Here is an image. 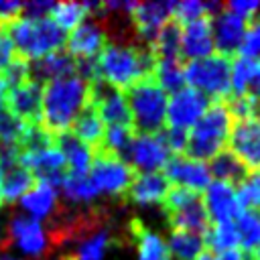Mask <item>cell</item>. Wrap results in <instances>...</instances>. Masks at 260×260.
Instances as JSON below:
<instances>
[{
    "mask_svg": "<svg viewBox=\"0 0 260 260\" xmlns=\"http://www.w3.org/2000/svg\"><path fill=\"white\" fill-rule=\"evenodd\" d=\"M89 104V81L79 75L51 79L43 85L41 126L51 134L67 132L77 114Z\"/></svg>",
    "mask_w": 260,
    "mask_h": 260,
    "instance_id": "6da1fadb",
    "label": "cell"
},
{
    "mask_svg": "<svg viewBox=\"0 0 260 260\" xmlns=\"http://www.w3.org/2000/svg\"><path fill=\"white\" fill-rule=\"evenodd\" d=\"M152 69H154V57L148 47L108 43L104 51L95 57L98 79L116 87L122 93L128 87H132L136 81L150 77Z\"/></svg>",
    "mask_w": 260,
    "mask_h": 260,
    "instance_id": "7a4b0ae2",
    "label": "cell"
},
{
    "mask_svg": "<svg viewBox=\"0 0 260 260\" xmlns=\"http://www.w3.org/2000/svg\"><path fill=\"white\" fill-rule=\"evenodd\" d=\"M0 28L8 35L16 57L24 61H35L49 53L61 51L67 39V32H63L49 16L45 18L18 16Z\"/></svg>",
    "mask_w": 260,
    "mask_h": 260,
    "instance_id": "3957f363",
    "label": "cell"
},
{
    "mask_svg": "<svg viewBox=\"0 0 260 260\" xmlns=\"http://www.w3.org/2000/svg\"><path fill=\"white\" fill-rule=\"evenodd\" d=\"M232 116L228 112L225 102H211L199 122L187 134V144L183 156L193 160H211L228 146V138L232 132Z\"/></svg>",
    "mask_w": 260,
    "mask_h": 260,
    "instance_id": "277c9868",
    "label": "cell"
},
{
    "mask_svg": "<svg viewBox=\"0 0 260 260\" xmlns=\"http://www.w3.org/2000/svg\"><path fill=\"white\" fill-rule=\"evenodd\" d=\"M124 98H126V104L130 108L132 130L136 136L158 134L165 128L169 95L154 81L152 75L144 77V79L136 81L132 87H128L124 91Z\"/></svg>",
    "mask_w": 260,
    "mask_h": 260,
    "instance_id": "5b68a950",
    "label": "cell"
},
{
    "mask_svg": "<svg viewBox=\"0 0 260 260\" xmlns=\"http://www.w3.org/2000/svg\"><path fill=\"white\" fill-rule=\"evenodd\" d=\"M160 205L167 213V221L173 232H189L205 238L211 219L207 215L201 193L191 191L187 187L171 185Z\"/></svg>",
    "mask_w": 260,
    "mask_h": 260,
    "instance_id": "8992f818",
    "label": "cell"
},
{
    "mask_svg": "<svg viewBox=\"0 0 260 260\" xmlns=\"http://www.w3.org/2000/svg\"><path fill=\"white\" fill-rule=\"evenodd\" d=\"M183 75L185 83L201 91L209 102H225L232 95V59L217 53L189 61Z\"/></svg>",
    "mask_w": 260,
    "mask_h": 260,
    "instance_id": "52a82bcc",
    "label": "cell"
},
{
    "mask_svg": "<svg viewBox=\"0 0 260 260\" xmlns=\"http://www.w3.org/2000/svg\"><path fill=\"white\" fill-rule=\"evenodd\" d=\"M136 171L116 156L114 152L106 148H95L91 156V167H89V181L98 189V193L106 195H116V197H126L132 181L136 179Z\"/></svg>",
    "mask_w": 260,
    "mask_h": 260,
    "instance_id": "ba28073f",
    "label": "cell"
},
{
    "mask_svg": "<svg viewBox=\"0 0 260 260\" xmlns=\"http://www.w3.org/2000/svg\"><path fill=\"white\" fill-rule=\"evenodd\" d=\"M16 246L28 256V260H45L51 252V240L45 225L28 215H12L6 225V250Z\"/></svg>",
    "mask_w": 260,
    "mask_h": 260,
    "instance_id": "9c48e42d",
    "label": "cell"
},
{
    "mask_svg": "<svg viewBox=\"0 0 260 260\" xmlns=\"http://www.w3.org/2000/svg\"><path fill=\"white\" fill-rule=\"evenodd\" d=\"M209 100L193 89V87H181L179 91L173 93V98L167 104V116H165V128H175V130H189L193 128L199 118L205 114L209 108Z\"/></svg>",
    "mask_w": 260,
    "mask_h": 260,
    "instance_id": "30bf717a",
    "label": "cell"
},
{
    "mask_svg": "<svg viewBox=\"0 0 260 260\" xmlns=\"http://www.w3.org/2000/svg\"><path fill=\"white\" fill-rule=\"evenodd\" d=\"M230 152L244 165L248 173L260 171V122L256 118L234 120L228 138Z\"/></svg>",
    "mask_w": 260,
    "mask_h": 260,
    "instance_id": "8fae6325",
    "label": "cell"
},
{
    "mask_svg": "<svg viewBox=\"0 0 260 260\" xmlns=\"http://www.w3.org/2000/svg\"><path fill=\"white\" fill-rule=\"evenodd\" d=\"M171 156L173 154L160 130L158 134H150V136H134L124 160H130L128 165L136 173H160V169H165Z\"/></svg>",
    "mask_w": 260,
    "mask_h": 260,
    "instance_id": "7c38bea8",
    "label": "cell"
},
{
    "mask_svg": "<svg viewBox=\"0 0 260 260\" xmlns=\"http://www.w3.org/2000/svg\"><path fill=\"white\" fill-rule=\"evenodd\" d=\"M108 45V28L102 18L87 16L65 39V51L73 59H95Z\"/></svg>",
    "mask_w": 260,
    "mask_h": 260,
    "instance_id": "4fadbf2b",
    "label": "cell"
},
{
    "mask_svg": "<svg viewBox=\"0 0 260 260\" xmlns=\"http://www.w3.org/2000/svg\"><path fill=\"white\" fill-rule=\"evenodd\" d=\"M41 95L43 85L24 79L6 89L4 108L24 124H41Z\"/></svg>",
    "mask_w": 260,
    "mask_h": 260,
    "instance_id": "5bb4252c",
    "label": "cell"
},
{
    "mask_svg": "<svg viewBox=\"0 0 260 260\" xmlns=\"http://www.w3.org/2000/svg\"><path fill=\"white\" fill-rule=\"evenodd\" d=\"M162 175L169 181V185L175 183L177 187H187V189L197 191V193L207 189V185L211 183V175H209L207 165L201 160L187 158L183 154H173L167 160Z\"/></svg>",
    "mask_w": 260,
    "mask_h": 260,
    "instance_id": "9a60e30c",
    "label": "cell"
},
{
    "mask_svg": "<svg viewBox=\"0 0 260 260\" xmlns=\"http://www.w3.org/2000/svg\"><path fill=\"white\" fill-rule=\"evenodd\" d=\"M173 8H175V2H169V0L144 2L134 6V10L130 12L132 26L136 35L146 43V47L152 43L156 32L173 18Z\"/></svg>",
    "mask_w": 260,
    "mask_h": 260,
    "instance_id": "2e32d148",
    "label": "cell"
},
{
    "mask_svg": "<svg viewBox=\"0 0 260 260\" xmlns=\"http://www.w3.org/2000/svg\"><path fill=\"white\" fill-rule=\"evenodd\" d=\"M211 32H213L215 53L225 59H234L244 41L246 22L236 14L228 12L225 8H221V12L211 18Z\"/></svg>",
    "mask_w": 260,
    "mask_h": 260,
    "instance_id": "e0dca14e",
    "label": "cell"
},
{
    "mask_svg": "<svg viewBox=\"0 0 260 260\" xmlns=\"http://www.w3.org/2000/svg\"><path fill=\"white\" fill-rule=\"evenodd\" d=\"M215 53L211 16H201L181 26V59H203Z\"/></svg>",
    "mask_w": 260,
    "mask_h": 260,
    "instance_id": "ac0fdd59",
    "label": "cell"
},
{
    "mask_svg": "<svg viewBox=\"0 0 260 260\" xmlns=\"http://www.w3.org/2000/svg\"><path fill=\"white\" fill-rule=\"evenodd\" d=\"M203 203H205V209L211 221H236V217L244 211L238 201L236 189L219 181H211L207 185Z\"/></svg>",
    "mask_w": 260,
    "mask_h": 260,
    "instance_id": "d6986e66",
    "label": "cell"
},
{
    "mask_svg": "<svg viewBox=\"0 0 260 260\" xmlns=\"http://www.w3.org/2000/svg\"><path fill=\"white\" fill-rule=\"evenodd\" d=\"M26 71H28V79L35 83H43V81H51L57 77H67L75 73V59L65 51H55L49 53L41 59L35 61H26Z\"/></svg>",
    "mask_w": 260,
    "mask_h": 260,
    "instance_id": "ffe728a7",
    "label": "cell"
},
{
    "mask_svg": "<svg viewBox=\"0 0 260 260\" xmlns=\"http://www.w3.org/2000/svg\"><path fill=\"white\" fill-rule=\"evenodd\" d=\"M53 144L61 150V154L65 158L67 175L85 177L89 173L93 150L89 146H85L83 142H79L69 130L67 132H61V134H55L53 136Z\"/></svg>",
    "mask_w": 260,
    "mask_h": 260,
    "instance_id": "44dd1931",
    "label": "cell"
},
{
    "mask_svg": "<svg viewBox=\"0 0 260 260\" xmlns=\"http://www.w3.org/2000/svg\"><path fill=\"white\" fill-rule=\"evenodd\" d=\"M20 207L24 211H28V217H32L37 221L51 219L59 209L57 189H53L47 183L35 181V185L20 197Z\"/></svg>",
    "mask_w": 260,
    "mask_h": 260,
    "instance_id": "7402d4cb",
    "label": "cell"
},
{
    "mask_svg": "<svg viewBox=\"0 0 260 260\" xmlns=\"http://www.w3.org/2000/svg\"><path fill=\"white\" fill-rule=\"evenodd\" d=\"M169 187L171 185L162 173H138L136 179L132 181L126 197L134 203H140V205L162 203Z\"/></svg>",
    "mask_w": 260,
    "mask_h": 260,
    "instance_id": "603a6c76",
    "label": "cell"
},
{
    "mask_svg": "<svg viewBox=\"0 0 260 260\" xmlns=\"http://www.w3.org/2000/svg\"><path fill=\"white\" fill-rule=\"evenodd\" d=\"M128 232L132 242L136 244L138 260H169V250L162 238L150 228H146L140 219L132 217L128 223Z\"/></svg>",
    "mask_w": 260,
    "mask_h": 260,
    "instance_id": "cb8c5ba5",
    "label": "cell"
},
{
    "mask_svg": "<svg viewBox=\"0 0 260 260\" xmlns=\"http://www.w3.org/2000/svg\"><path fill=\"white\" fill-rule=\"evenodd\" d=\"M69 132H71L79 142H83L85 146H89L91 150H95V148H102V144H104L106 124L102 122V118L98 116V112L93 110V106L87 104V106L77 114V118L71 122Z\"/></svg>",
    "mask_w": 260,
    "mask_h": 260,
    "instance_id": "d4e9b609",
    "label": "cell"
},
{
    "mask_svg": "<svg viewBox=\"0 0 260 260\" xmlns=\"http://www.w3.org/2000/svg\"><path fill=\"white\" fill-rule=\"evenodd\" d=\"M209 162H211V165L207 167V169H209V175H213L215 181H219V183L232 185L234 189H238V187L244 183V179L250 175V173L244 169V165H242L230 150H221V152L215 154Z\"/></svg>",
    "mask_w": 260,
    "mask_h": 260,
    "instance_id": "484cf974",
    "label": "cell"
},
{
    "mask_svg": "<svg viewBox=\"0 0 260 260\" xmlns=\"http://www.w3.org/2000/svg\"><path fill=\"white\" fill-rule=\"evenodd\" d=\"M203 240H205V250H209L211 254H221L240 248L234 221H211Z\"/></svg>",
    "mask_w": 260,
    "mask_h": 260,
    "instance_id": "4316f807",
    "label": "cell"
},
{
    "mask_svg": "<svg viewBox=\"0 0 260 260\" xmlns=\"http://www.w3.org/2000/svg\"><path fill=\"white\" fill-rule=\"evenodd\" d=\"M169 260H195L205 250V240L189 232H173L167 244Z\"/></svg>",
    "mask_w": 260,
    "mask_h": 260,
    "instance_id": "83f0119b",
    "label": "cell"
},
{
    "mask_svg": "<svg viewBox=\"0 0 260 260\" xmlns=\"http://www.w3.org/2000/svg\"><path fill=\"white\" fill-rule=\"evenodd\" d=\"M185 63L183 59H160L154 61V69H152V77L154 81L167 91V93H175L183 87L185 83V75H183Z\"/></svg>",
    "mask_w": 260,
    "mask_h": 260,
    "instance_id": "f1b7e54d",
    "label": "cell"
},
{
    "mask_svg": "<svg viewBox=\"0 0 260 260\" xmlns=\"http://www.w3.org/2000/svg\"><path fill=\"white\" fill-rule=\"evenodd\" d=\"M236 232L240 240V250L252 252L260 246V209H244L236 221Z\"/></svg>",
    "mask_w": 260,
    "mask_h": 260,
    "instance_id": "f546056e",
    "label": "cell"
},
{
    "mask_svg": "<svg viewBox=\"0 0 260 260\" xmlns=\"http://www.w3.org/2000/svg\"><path fill=\"white\" fill-rule=\"evenodd\" d=\"M49 18L65 32V30H73L77 24H81L87 18V10H85L83 2H59L53 6Z\"/></svg>",
    "mask_w": 260,
    "mask_h": 260,
    "instance_id": "4dcf8cb0",
    "label": "cell"
},
{
    "mask_svg": "<svg viewBox=\"0 0 260 260\" xmlns=\"http://www.w3.org/2000/svg\"><path fill=\"white\" fill-rule=\"evenodd\" d=\"M61 191H63L65 199H69L73 203H87V201H93L100 195L87 175L85 177L65 175V179L61 181Z\"/></svg>",
    "mask_w": 260,
    "mask_h": 260,
    "instance_id": "1f68e13d",
    "label": "cell"
},
{
    "mask_svg": "<svg viewBox=\"0 0 260 260\" xmlns=\"http://www.w3.org/2000/svg\"><path fill=\"white\" fill-rule=\"evenodd\" d=\"M24 122H20L16 116H12L4 106L0 108V142H4V146H16L18 148V140L24 132Z\"/></svg>",
    "mask_w": 260,
    "mask_h": 260,
    "instance_id": "d6a6232c",
    "label": "cell"
},
{
    "mask_svg": "<svg viewBox=\"0 0 260 260\" xmlns=\"http://www.w3.org/2000/svg\"><path fill=\"white\" fill-rule=\"evenodd\" d=\"M236 195L242 209H260V171L250 173L236 189Z\"/></svg>",
    "mask_w": 260,
    "mask_h": 260,
    "instance_id": "836d02e7",
    "label": "cell"
},
{
    "mask_svg": "<svg viewBox=\"0 0 260 260\" xmlns=\"http://www.w3.org/2000/svg\"><path fill=\"white\" fill-rule=\"evenodd\" d=\"M238 55L250 57V59H260V16H256L252 22L246 24V35H244Z\"/></svg>",
    "mask_w": 260,
    "mask_h": 260,
    "instance_id": "e575fe53",
    "label": "cell"
},
{
    "mask_svg": "<svg viewBox=\"0 0 260 260\" xmlns=\"http://www.w3.org/2000/svg\"><path fill=\"white\" fill-rule=\"evenodd\" d=\"M223 8L232 14H236L238 18H242L246 24L252 22L256 18V14L260 12V2H254V0H234V2H228L223 4Z\"/></svg>",
    "mask_w": 260,
    "mask_h": 260,
    "instance_id": "d590c367",
    "label": "cell"
},
{
    "mask_svg": "<svg viewBox=\"0 0 260 260\" xmlns=\"http://www.w3.org/2000/svg\"><path fill=\"white\" fill-rule=\"evenodd\" d=\"M55 2H47V0H30V2H22V10L20 16L24 18H45L51 14Z\"/></svg>",
    "mask_w": 260,
    "mask_h": 260,
    "instance_id": "8d00e7d4",
    "label": "cell"
},
{
    "mask_svg": "<svg viewBox=\"0 0 260 260\" xmlns=\"http://www.w3.org/2000/svg\"><path fill=\"white\" fill-rule=\"evenodd\" d=\"M16 59V53H14V47L8 39V35L0 28V73Z\"/></svg>",
    "mask_w": 260,
    "mask_h": 260,
    "instance_id": "74e56055",
    "label": "cell"
},
{
    "mask_svg": "<svg viewBox=\"0 0 260 260\" xmlns=\"http://www.w3.org/2000/svg\"><path fill=\"white\" fill-rule=\"evenodd\" d=\"M20 10H22V2H4V0H0V26L18 18Z\"/></svg>",
    "mask_w": 260,
    "mask_h": 260,
    "instance_id": "f35d334b",
    "label": "cell"
},
{
    "mask_svg": "<svg viewBox=\"0 0 260 260\" xmlns=\"http://www.w3.org/2000/svg\"><path fill=\"white\" fill-rule=\"evenodd\" d=\"M215 260H248V258H246V254L240 248H236V250H228V252L217 254Z\"/></svg>",
    "mask_w": 260,
    "mask_h": 260,
    "instance_id": "ab89813d",
    "label": "cell"
},
{
    "mask_svg": "<svg viewBox=\"0 0 260 260\" xmlns=\"http://www.w3.org/2000/svg\"><path fill=\"white\" fill-rule=\"evenodd\" d=\"M0 252H6V225L0 221Z\"/></svg>",
    "mask_w": 260,
    "mask_h": 260,
    "instance_id": "60d3db41",
    "label": "cell"
},
{
    "mask_svg": "<svg viewBox=\"0 0 260 260\" xmlns=\"http://www.w3.org/2000/svg\"><path fill=\"white\" fill-rule=\"evenodd\" d=\"M0 260H26V258H18V256H14L10 252H0Z\"/></svg>",
    "mask_w": 260,
    "mask_h": 260,
    "instance_id": "b9f144b4",
    "label": "cell"
},
{
    "mask_svg": "<svg viewBox=\"0 0 260 260\" xmlns=\"http://www.w3.org/2000/svg\"><path fill=\"white\" fill-rule=\"evenodd\" d=\"M195 260H215V256H213L209 250H203V252H201V254H199Z\"/></svg>",
    "mask_w": 260,
    "mask_h": 260,
    "instance_id": "7bdbcfd3",
    "label": "cell"
},
{
    "mask_svg": "<svg viewBox=\"0 0 260 260\" xmlns=\"http://www.w3.org/2000/svg\"><path fill=\"white\" fill-rule=\"evenodd\" d=\"M4 93H6V85H4V79L0 75V108L4 106Z\"/></svg>",
    "mask_w": 260,
    "mask_h": 260,
    "instance_id": "ee69618b",
    "label": "cell"
},
{
    "mask_svg": "<svg viewBox=\"0 0 260 260\" xmlns=\"http://www.w3.org/2000/svg\"><path fill=\"white\" fill-rule=\"evenodd\" d=\"M248 260H260V246L250 252V258H248Z\"/></svg>",
    "mask_w": 260,
    "mask_h": 260,
    "instance_id": "f6af8a7d",
    "label": "cell"
},
{
    "mask_svg": "<svg viewBox=\"0 0 260 260\" xmlns=\"http://www.w3.org/2000/svg\"><path fill=\"white\" fill-rule=\"evenodd\" d=\"M254 116H258V118H260V98L256 100V110H254ZM258 122H260V120H258Z\"/></svg>",
    "mask_w": 260,
    "mask_h": 260,
    "instance_id": "bcb514c9",
    "label": "cell"
},
{
    "mask_svg": "<svg viewBox=\"0 0 260 260\" xmlns=\"http://www.w3.org/2000/svg\"><path fill=\"white\" fill-rule=\"evenodd\" d=\"M2 205H4V203H2V195H0V207H2Z\"/></svg>",
    "mask_w": 260,
    "mask_h": 260,
    "instance_id": "7dc6e473",
    "label": "cell"
},
{
    "mask_svg": "<svg viewBox=\"0 0 260 260\" xmlns=\"http://www.w3.org/2000/svg\"><path fill=\"white\" fill-rule=\"evenodd\" d=\"M0 148H2V144H0Z\"/></svg>",
    "mask_w": 260,
    "mask_h": 260,
    "instance_id": "c3c4849f",
    "label": "cell"
}]
</instances>
